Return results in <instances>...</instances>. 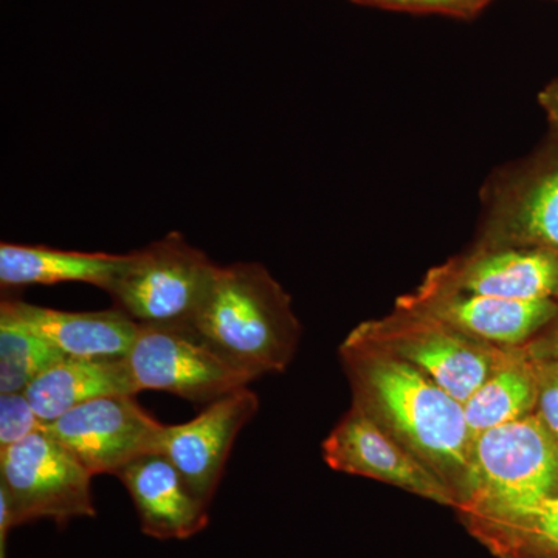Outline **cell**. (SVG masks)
Returning a JSON list of instances; mask_svg holds the SVG:
<instances>
[{
  "label": "cell",
  "instance_id": "obj_1",
  "mask_svg": "<svg viewBox=\"0 0 558 558\" xmlns=\"http://www.w3.org/2000/svg\"><path fill=\"white\" fill-rule=\"evenodd\" d=\"M340 352L354 405L439 475L458 501L473 444L464 405L403 360L348 339Z\"/></svg>",
  "mask_w": 558,
  "mask_h": 558
},
{
  "label": "cell",
  "instance_id": "obj_2",
  "mask_svg": "<svg viewBox=\"0 0 558 558\" xmlns=\"http://www.w3.org/2000/svg\"><path fill=\"white\" fill-rule=\"evenodd\" d=\"M193 326L256 379L288 368L301 339L292 299L259 263L219 266Z\"/></svg>",
  "mask_w": 558,
  "mask_h": 558
},
{
  "label": "cell",
  "instance_id": "obj_3",
  "mask_svg": "<svg viewBox=\"0 0 558 558\" xmlns=\"http://www.w3.org/2000/svg\"><path fill=\"white\" fill-rule=\"evenodd\" d=\"M558 495V440L537 413L473 439L457 509L464 521L494 519Z\"/></svg>",
  "mask_w": 558,
  "mask_h": 558
},
{
  "label": "cell",
  "instance_id": "obj_4",
  "mask_svg": "<svg viewBox=\"0 0 558 558\" xmlns=\"http://www.w3.org/2000/svg\"><path fill=\"white\" fill-rule=\"evenodd\" d=\"M219 266L178 231L124 255L109 295L138 326L193 325Z\"/></svg>",
  "mask_w": 558,
  "mask_h": 558
},
{
  "label": "cell",
  "instance_id": "obj_5",
  "mask_svg": "<svg viewBox=\"0 0 558 558\" xmlns=\"http://www.w3.org/2000/svg\"><path fill=\"white\" fill-rule=\"evenodd\" d=\"M473 248H531L558 256V131L495 172L483 191Z\"/></svg>",
  "mask_w": 558,
  "mask_h": 558
},
{
  "label": "cell",
  "instance_id": "obj_6",
  "mask_svg": "<svg viewBox=\"0 0 558 558\" xmlns=\"http://www.w3.org/2000/svg\"><path fill=\"white\" fill-rule=\"evenodd\" d=\"M94 476L47 429L0 449V521L11 529L97 515Z\"/></svg>",
  "mask_w": 558,
  "mask_h": 558
},
{
  "label": "cell",
  "instance_id": "obj_7",
  "mask_svg": "<svg viewBox=\"0 0 558 558\" xmlns=\"http://www.w3.org/2000/svg\"><path fill=\"white\" fill-rule=\"evenodd\" d=\"M348 340L410 363L462 405L513 349L484 343L400 310L389 317L362 323Z\"/></svg>",
  "mask_w": 558,
  "mask_h": 558
},
{
  "label": "cell",
  "instance_id": "obj_8",
  "mask_svg": "<svg viewBox=\"0 0 558 558\" xmlns=\"http://www.w3.org/2000/svg\"><path fill=\"white\" fill-rule=\"evenodd\" d=\"M137 391H165L190 402L211 403L256 379L186 326H138L124 355Z\"/></svg>",
  "mask_w": 558,
  "mask_h": 558
},
{
  "label": "cell",
  "instance_id": "obj_9",
  "mask_svg": "<svg viewBox=\"0 0 558 558\" xmlns=\"http://www.w3.org/2000/svg\"><path fill=\"white\" fill-rule=\"evenodd\" d=\"M92 476L116 475L142 454L159 451L165 424L146 413L135 396H105L46 425Z\"/></svg>",
  "mask_w": 558,
  "mask_h": 558
},
{
  "label": "cell",
  "instance_id": "obj_10",
  "mask_svg": "<svg viewBox=\"0 0 558 558\" xmlns=\"http://www.w3.org/2000/svg\"><path fill=\"white\" fill-rule=\"evenodd\" d=\"M322 450L326 464L337 472L380 481L457 509V495L444 480L359 407L340 418Z\"/></svg>",
  "mask_w": 558,
  "mask_h": 558
},
{
  "label": "cell",
  "instance_id": "obj_11",
  "mask_svg": "<svg viewBox=\"0 0 558 558\" xmlns=\"http://www.w3.org/2000/svg\"><path fill=\"white\" fill-rule=\"evenodd\" d=\"M396 310L410 312L499 348H524L556 317L557 300L517 301L421 286Z\"/></svg>",
  "mask_w": 558,
  "mask_h": 558
},
{
  "label": "cell",
  "instance_id": "obj_12",
  "mask_svg": "<svg viewBox=\"0 0 558 558\" xmlns=\"http://www.w3.org/2000/svg\"><path fill=\"white\" fill-rule=\"evenodd\" d=\"M258 409V396L245 387L208 403L189 422L165 425L159 453L170 459L191 490L208 506L218 490L234 440Z\"/></svg>",
  "mask_w": 558,
  "mask_h": 558
},
{
  "label": "cell",
  "instance_id": "obj_13",
  "mask_svg": "<svg viewBox=\"0 0 558 558\" xmlns=\"http://www.w3.org/2000/svg\"><path fill=\"white\" fill-rule=\"evenodd\" d=\"M424 284L517 301H558V256L531 248H472L429 270Z\"/></svg>",
  "mask_w": 558,
  "mask_h": 558
},
{
  "label": "cell",
  "instance_id": "obj_14",
  "mask_svg": "<svg viewBox=\"0 0 558 558\" xmlns=\"http://www.w3.org/2000/svg\"><path fill=\"white\" fill-rule=\"evenodd\" d=\"M134 502L140 527L156 539H189L207 529L208 505L202 501L159 451L142 454L116 473Z\"/></svg>",
  "mask_w": 558,
  "mask_h": 558
},
{
  "label": "cell",
  "instance_id": "obj_15",
  "mask_svg": "<svg viewBox=\"0 0 558 558\" xmlns=\"http://www.w3.org/2000/svg\"><path fill=\"white\" fill-rule=\"evenodd\" d=\"M0 322L31 330L68 357H124L138 332L137 323L117 307L70 312L20 300H3Z\"/></svg>",
  "mask_w": 558,
  "mask_h": 558
},
{
  "label": "cell",
  "instance_id": "obj_16",
  "mask_svg": "<svg viewBox=\"0 0 558 558\" xmlns=\"http://www.w3.org/2000/svg\"><path fill=\"white\" fill-rule=\"evenodd\" d=\"M44 424L105 396H137L126 359L64 357L24 389Z\"/></svg>",
  "mask_w": 558,
  "mask_h": 558
},
{
  "label": "cell",
  "instance_id": "obj_17",
  "mask_svg": "<svg viewBox=\"0 0 558 558\" xmlns=\"http://www.w3.org/2000/svg\"><path fill=\"white\" fill-rule=\"evenodd\" d=\"M124 255L101 252H72L2 242L0 244V286L2 289L86 282L109 292L123 266Z\"/></svg>",
  "mask_w": 558,
  "mask_h": 558
},
{
  "label": "cell",
  "instance_id": "obj_18",
  "mask_svg": "<svg viewBox=\"0 0 558 558\" xmlns=\"http://www.w3.org/2000/svg\"><path fill=\"white\" fill-rule=\"evenodd\" d=\"M538 385L534 360L513 348L487 380L464 403L473 439L487 429L519 421L537 409Z\"/></svg>",
  "mask_w": 558,
  "mask_h": 558
},
{
  "label": "cell",
  "instance_id": "obj_19",
  "mask_svg": "<svg viewBox=\"0 0 558 558\" xmlns=\"http://www.w3.org/2000/svg\"><path fill=\"white\" fill-rule=\"evenodd\" d=\"M465 524L499 558H524L532 550L558 554V495L519 512Z\"/></svg>",
  "mask_w": 558,
  "mask_h": 558
},
{
  "label": "cell",
  "instance_id": "obj_20",
  "mask_svg": "<svg viewBox=\"0 0 558 558\" xmlns=\"http://www.w3.org/2000/svg\"><path fill=\"white\" fill-rule=\"evenodd\" d=\"M68 357L21 326L0 322V395L24 391L36 377Z\"/></svg>",
  "mask_w": 558,
  "mask_h": 558
},
{
  "label": "cell",
  "instance_id": "obj_21",
  "mask_svg": "<svg viewBox=\"0 0 558 558\" xmlns=\"http://www.w3.org/2000/svg\"><path fill=\"white\" fill-rule=\"evenodd\" d=\"M46 429L24 391L0 395V449Z\"/></svg>",
  "mask_w": 558,
  "mask_h": 558
},
{
  "label": "cell",
  "instance_id": "obj_22",
  "mask_svg": "<svg viewBox=\"0 0 558 558\" xmlns=\"http://www.w3.org/2000/svg\"><path fill=\"white\" fill-rule=\"evenodd\" d=\"M373 9L475 20L494 0H349Z\"/></svg>",
  "mask_w": 558,
  "mask_h": 558
},
{
  "label": "cell",
  "instance_id": "obj_23",
  "mask_svg": "<svg viewBox=\"0 0 558 558\" xmlns=\"http://www.w3.org/2000/svg\"><path fill=\"white\" fill-rule=\"evenodd\" d=\"M534 363L538 385L535 413L558 440V359L534 360Z\"/></svg>",
  "mask_w": 558,
  "mask_h": 558
},
{
  "label": "cell",
  "instance_id": "obj_24",
  "mask_svg": "<svg viewBox=\"0 0 558 558\" xmlns=\"http://www.w3.org/2000/svg\"><path fill=\"white\" fill-rule=\"evenodd\" d=\"M523 349L534 360L558 359V310L549 325Z\"/></svg>",
  "mask_w": 558,
  "mask_h": 558
},
{
  "label": "cell",
  "instance_id": "obj_25",
  "mask_svg": "<svg viewBox=\"0 0 558 558\" xmlns=\"http://www.w3.org/2000/svg\"><path fill=\"white\" fill-rule=\"evenodd\" d=\"M539 106L548 117L550 130L558 131V78L550 81L538 95Z\"/></svg>",
  "mask_w": 558,
  "mask_h": 558
},
{
  "label": "cell",
  "instance_id": "obj_26",
  "mask_svg": "<svg viewBox=\"0 0 558 558\" xmlns=\"http://www.w3.org/2000/svg\"><path fill=\"white\" fill-rule=\"evenodd\" d=\"M10 531L9 524L0 521V558H9L7 557V538H9Z\"/></svg>",
  "mask_w": 558,
  "mask_h": 558
}]
</instances>
